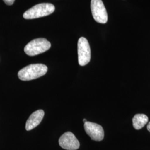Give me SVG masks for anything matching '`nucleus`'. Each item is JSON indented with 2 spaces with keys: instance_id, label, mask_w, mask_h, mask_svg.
<instances>
[{
  "instance_id": "8",
  "label": "nucleus",
  "mask_w": 150,
  "mask_h": 150,
  "mask_svg": "<svg viewBox=\"0 0 150 150\" xmlns=\"http://www.w3.org/2000/svg\"><path fill=\"white\" fill-rule=\"evenodd\" d=\"M45 115V112L42 110H38L32 113L28 118L26 123V129L31 131L41 123Z\"/></svg>"
},
{
  "instance_id": "1",
  "label": "nucleus",
  "mask_w": 150,
  "mask_h": 150,
  "mask_svg": "<svg viewBox=\"0 0 150 150\" xmlns=\"http://www.w3.org/2000/svg\"><path fill=\"white\" fill-rule=\"evenodd\" d=\"M47 70V67L45 64H30L19 71L18 77L22 81L32 80L45 75Z\"/></svg>"
},
{
  "instance_id": "9",
  "label": "nucleus",
  "mask_w": 150,
  "mask_h": 150,
  "mask_svg": "<svg viewBox=\"0 0 150 150\" xmlns=\"http://www.w3.org/2000/svg\"><path fill=\"white\" fill-rule=\"evenodd\" d=\"M148 121L149 118L145 114H136L132 119L133 126L136 129L139 130L144 127Z\"/></svg>"
},
{
  "instance_id": "2",
  "label": "nucleus",
  "mask_w": 150,
  "mask_h": 150,
  "mask_svg": "<svg viewBox=\"0 0 150 150\" xmlns=\"http://www.w3.org/2000/svg\"><path fill=\"white\" fill-rule=\"evenodd\" d=\"M55 10L54 5L48 3L40 4L34 6L26 11L23 17L25 19H35L52 13Z\"/></svg>"
},
{
  "instance_id": "12",
  "label": "nucleus",
  "mask_w": 150,
  "mask_h": 150,
  "mask_svg": "<svg viewBox=\"0 0 150 150\" xmlns=\"http://www.w3.org/2000/svg\"><path fill=\"white\" fill-rule=\"evenodd\" d=\"M87 121L86 120V119H83V122L84 123H85Z\"/></svg>"
},
{
  "instance_id": "4",
  "label": "nucleus",
  "mask_w": 150,
  "mask_h": 150,
  "mask_svg": "<svg viewBox=\"0 0 150 150\" xmlns=\"http://www.w3.org/2000/svg\"><path fill=\"white\" fill-rule=\"evenodd\" d=\"M79 64L82 66L88 64L91 59V48L86 38L81 37L77 43Z\"/></svg>"
},
{
  "instance_id": "10",
  "label": "nucleus",
  "mask_w": 150,
  "mask_h": 150,
  "mask_svg": "<svg viewBox=\"0 0 150 150\" xmlns=\"http://www.w3.org/2000/svg\"><path fill=\"white\" fill-rule=\"evenodd\" d=\"M4 2L7 5H12L13 4L15 0H3Z\"/></svg>"
},
{
  "instance_id": "6",
  "label": "nucleus",
  "mask_w": 150,
  "mask_h": 150,
  "mask_svg": "<svg viewBox=\"0 0 150 150\" xmlns=\"http://www.w3.org/2000/svg\"><path fill=\"white\" fill-rule=\"evenodd\" d=\"M59 145L67 150H76L80 147V142L75 135L71 132H66L59 139Z\"/></svg>"
},
{
  "instance_id": "5",
  "label": "nucleus",
  "mask_w": 150,
  "mask_h": 150,
  "mask_svg": "<svg viewBox=\"0 0 150 150\" xmlns=\"http://www.w3.org/2000/svg\"><path fill=\"white\" fill-rule=\"evenodd\" d=\"M91 10L93 17L97 22L100 23L107 22L108 15L102 0H91Z\"/></svg>"
},
{
  "instance_id": "7",
  "label": "nucleus",
  "mask_w": 150,
  "mask_h": 150,
  "mask_svg": "<svg viewBox=\"0 0 150 150\" xmlns=\"http://www.w3.org/2000/svg\"><path fill=\"white\" fill-rule=\"evenodd\" d=\"M84 128L86 134L91 137V139L100 141L103 139L104 131L101 125L87 121L84 123Z\"/></svg>"
},
{
  "instance_id": "11",
  "label": "nucleus",
  "mask_w": 150,
  "mask_h": 150,
  "mask_svg": "<svg viewBox=\"0 0 150 150\" xmlns=\"http://www.w3.org/2000/svg\"><path fill=\"white\" fill-rule=\"evenodd\" d=\"M147 130L150 132V122L149 123H148V125H147Z\"/></svg>"
},
{
  "instance_id": "3",
  "label": "nucleus",
  "mask_w": 150,
  "mask_h": 150,
  "mask_svg": "<svg viewBox=\"0 0 150 150\" xmlns=\"http://www.w3.org/2000/svg\"><path fill=\"white\" fill-rule=\"evenodd\" d=\"M51 43L46 38H39L34 39L27 44L24 51L30 56H34L42 54L51 47Z\"/></svg>"
}]
</instances>
